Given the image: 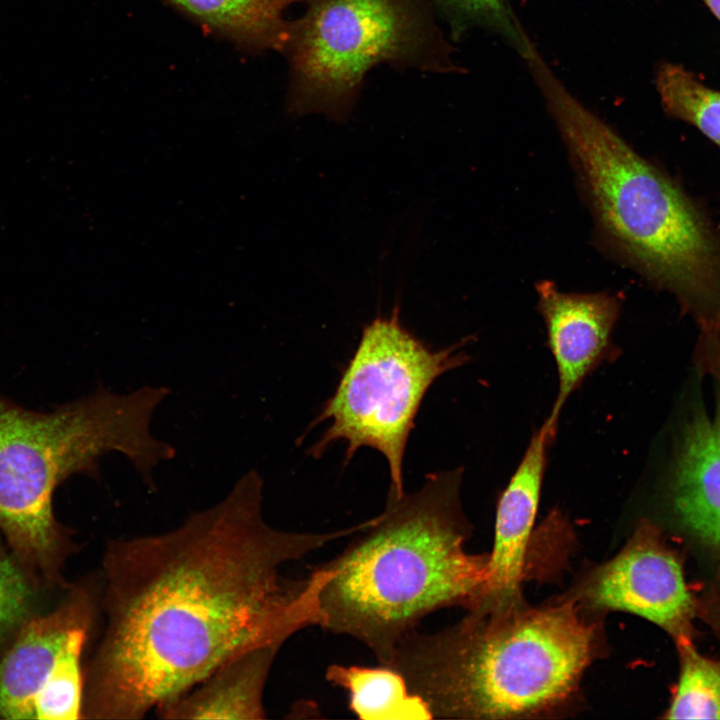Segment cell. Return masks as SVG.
<instances>
[{"instance_id":"8","label":"cell","mask_w":720,"mask_h":720,"mask_svg":"<svg viewBox=\"0 0 720 720\" xmlns=\"http://www.w3.org/2000/svg\"><path fill=\"white\" fill-rule=\"evenodd\" d=\"M575 598L583 608L643 617L675 638L686 634L694 612L678 559L648 524L591 573Z\"/></svg>"},{"instance_id":"11","label":"cell","mask_w":720,"mask_h":720,"mask_svg":"<svg viewBox=\"0 0 720 720\" xmlns=\"http://www.w3.org/2000/svg\"><path fill=\"white\" fill-rule=\"evenodd\" d=\"M95 594L78 589L54 612L31 620L0 662V717L35 719L34 702L70 630L93 620Z\"/></svg>"},{"instance_id":"2","label":"cell","mask_w":720,"mask_h":720,"mask_svg":"<svg viewBox=\"0 0 720 720\" xmlns=\"http://www.w3.org/2000/svg\"><path fill=\"white\" fill-rule=\"evenodd\" d=\"M462 474V467L430 473L412 493L388 492L384 510L312 570L315 626L359 641L387 665L431 613L479 605L488 554L464 548L471 527L460 502Z\"/></svg>"},{"instance_id":"10","label":"cell","mask_w":720,"mask_h":720,"mask_svg":"<svg viewBox=\"0 0 720 720\" xmlns=\"http://www.w3.org/2000/svg\"><path fill=\"white\" fill-rule=\"evenodd\" d=\"M553 439L544 425L529 444L501 493L496 508L494 543L488 554V578L474 610H495L522 603L528 543L533 531Z\"/></svg>"},{"instance_id":"15","label":"cell","mask_w":720,"mask_h":720,"mask_svg":"<svg viewBox=\"0 0 720 720\" xmlns=\"http://www.w3.org/2000/svg\"><path fill=\"white\" fill-rule=\"evenodd\" d=\"M326 680L347 691L349 709L363 720L432 719L424 702L394 668L331 664Z\"/></svg>"},{"instance_id":"7","label":"cell","mask_w":720,"mask_h":720,"mask_svg":"<svg viewBox=\"0 0 720 720\" xmlns=\"http://www.w3.org/2000/svg\"><path fill=\"white\" fill-rule=\"evenodd\" d=\"M470 338L434 350L403 326L398 304L390 316L373 319L310 426L329 421L310 454L321 457L343 441L348 464L360 448L377 450L388 463L389 492L403 494V458L421 403L437 378L470 360L464 350Z\"/></svg>"},{"instance_id":"19","label":"cell","mask_w":720,"mask_h":720,"mask_svg":"<svg viewBox=\"0 0 720 720\" xmlns=\"http://www.w3.org/2000/svg\"><path fill=\"white\" fill-rule=\"evenodd\" d=\"M456 28L482 26L496 31L518 51L528 39L505 0H429Z\"/></svg>"},{"instance_id":"9","label":"cell","mask_w":720,"mask_h":720,"mask_svg":"<svg viewBox=\"0 0 720 720\" xmlns=\"http://www.w3.org/2000/svg\"><path fill=\"white\" fill-rule=\"evenodd\" d=\"M537 310L547 331L549 348L557 369L558 390L544 422L554 440L562 409L571 396L600 365L620 353L611 335L618 320L621 300L615 294L565 293L553 282L536 285Z\"/></svg>"},{"instance_id":"12","label":"cell","mask_w":720,"mask_h":720,"mask_svg":"<svg viewBox=\"0 0 720 720\" xmlns=\"http://www.w3.org/2000/svg\"><path fill=\"white\" fill-rule=\"evenodd\" d=\"M673 509L682 524L720 550V384L712 413L687 423L669 479Z\"/></svg>"},{"instance_id":"1","label":"cell","mask_w":720,"mask_h":720,"mask_svg":"<svg viewBox=\"0 0 720 720\" xmlns=\"http://www.w3.org/2000/svg\"><path fill=\"white\" fill-rule=\"evenodd\" d=\"M262 502L263 480L249 471L178 527L106 543L86 717L141 719L229 660L315 626L312 577L281 570L363 524L284 531L267 523Z\"/></svg>"},{"instance_id":"5","label":"cell","mask_w":720,"mask_h":720,"mask_svg":"<svg viewBox=\"0 0 720 720\" xmlns=\"http://www.w3.org/2000/svg\"><path fill=\"white\" fill-rule=\"evenodd\" d=\"M168 394L165 387L119 394L99 386L45 413L0 399V529L22 559L56 573L66 545L53 493L71 475L98 477L105 454H123L154 487V469L175 456L174 447L150 430Z\"/></svg>"},{"instance_id":"6","label":"cell","mask_w":720,"mask_h":720,"mask_svg":"<svg viewBox=\"0 0 720 720\" xmlns=\"http://www.w3.org/2000/svg\"><path fill=\"white\" fill-rule=\"evenodd\" d=\"M282 53L289 66L287 110L345 122L367 72L387 63L429 73L463 71L429 0H302Z\"/></svg>"},{"instance_id":"18","label":"cell","mask_w":720,"mask_h":720,"mask_svg":"<svg viewBox=\"0 0 720 720\" xmlns=\"http://www.w3.org/2000/svg\"><path fill=\"white\" fill-rule=\"evenodd\" d=\"M681 660L679 682L666 719L720 720V666L700 655L686 634L676 637Z\"/></svg>"},{"instance_id":"14","label":"cell","mask_w":720,"mask_h":720,"mask_svg":"<svg viewBox=\"0 0 720 720\" xmlns=\"http://www.w3.org/2000/svg\"><path fill=\"white\" fill-rule=\"evenodd\" d=\"M207 32L247 53L282 52L289 23L284 14L299 0H162Z\"/></svg>"},{"instance_id":"3","label":"cell","mask_w":720,"mask_h":720,"mask_svg":"<svg viewBox=\"0 0 720 720\" xmlns=\"http://www.w3.org/2000/svg\"><path fill=\"white\" fill-rule=\"evenodd\" d=\"M568 150L599 238L698 326L720 322V226L704 204L574 96L539 51L525 58Z\"/></svg>"},{"instance_id":"21","label":"cell","mask_w":720,"mask_h":720,"mask_svg":"<svg viewBox=\"0 0 720 720\" xmlns=\"http://www.w3.org/2000/svg\"><path fill=\"white\" fill-rule=\"evenodd\" d=\"M697 363L720 384V323L699 328Z\"/></svg>"},{"instance_id":"13","label":"cell","mask_w":720,"mask_h":720,"mask_svg":"<svg viewBox=\"0 0 720 720\" xmlns=\"http://www.w3.org/2000/svg\"><path fill=\"white\" fill-rule=\"evenodd\" d=\"M281 647L261 646L229 660L155 712L174 720L265 719V686Z\"/></svg>"},{"instance_id":"4","label":"cell","mask_w":720,"mask_h":720,"mask_svg":"<svg viewBox=\"0 0 720 720\" xmlns=\"http://www.w3.org/2000/svg\"><path fill=\"white\" fill-rule=\"evenodd\" d=\"M575 597L474 610L437 632L418 629L390 666L432 719H510L566 704L597 654L598 625Z\"/></svg>"},{"instance_id":"20","label":"cell","mask_w":720,"mask_h":720,"mask_svg":"<svg viewBox=\"0 0 720 720\" xmlns=\"http://www.w3.org/2000/svg\"><path fill=\"white\" fill-rule=\"evenodd\" d=\"M29 596L30 590L23 574L0 551V632L21 617Z\"/></svg>"},{"instance_id":"17","label":"cell","mask_w":720,"mask_h":720,"mask_svg":"<svg viewBox=\"0 0 720 720\" xmlns=\"http://www.w3.org/2000/svg\"><path fill=\"white\" fill-rule=\"evenodd\" d=\"M92 620L74 626L34 702L35 719L72 720L83 713L81 657Z\"/></svg>"},{"instance_id":"22","label":"cell","mask_w":720,"mask_h":720,"mask_svg":"<svg viewBox=\"0 0 720 720\" xmlns=\"http://www.w3.org/2000/svg\"><path fill=\"white\" fill-rule=\"evenodd\" d=\"M713 15L720 21V0H702Z\"/></svg>"},{"instance_id":"16","label":"cell","mask_w":720,"mask_h":720,"mask_svg":"<svg viewBox=\"0 0 720 720\" xmlns=\"http://www.w3.org/2000/svg\"><path fill=\"white\" fill-rule=\"evenodd\" d=\"M655 80L665 113L696 127L720 149V91L675 63L661 64Z\"/></svg>"}]
</instances>
